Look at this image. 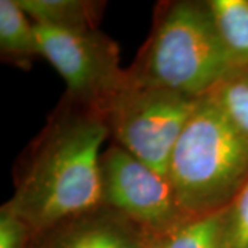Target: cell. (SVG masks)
Returning a JSON list of instances; mask_svg holds the SVG:
<instances>
[{"label": "cell", "instance_id": "cell-1", "mask_svg": "<svg viewBox=\"0 0 248 248\" xmlns=\"http://www.w3.org/2000/svg\"><path fill=\"white\" fill-rule=\"evenodd\" d=\"M109 138L104 116L66 95L14 167V193L0 208L33 231L101 203L99 157Z\"/></svg>", "mask_w": 248, "mask_h": 248}, {"label": "cell", "instance_id": "cell-2", "mask_svg": "<svg viewBox=\"0 0 248 248\" xmlns=\"http://www.w3.org/2000/svg\"><path fill=\"white\" fill-rule=\"evenodd\" d=\"M167 178L190 219L223 213L248 184V134L211 93L179 135Z\"/></svg>", "mask_w": 248, "mask_h": 248}, {"label": "cell", "instance_id": "cell-3", "mask_svg": "<svg viewBox=\"0 0 248 248\" xmlns=\"http://www.w3.org/2000/svg\"><path fill=\"white\" fill-rule=\"evenodd\" d=\"M127 71L134 84L200 98L232 65L208 0H163L153 10L148 39Z\"/></svg>", "mask_w": 248, "mask_h": 248}, {"label": "cell", "instance_id": "cell-4", "mask_svg": "<svg viewBox=\"0 0 248 248\" xmlns=\"http://www.w3.org/2000/svg\"><path fill=\"white\" fill-rule=\"evenodd\" d=\"M200 98L134 84L127 78L102 110L109 138L167 177L170 156Z\"/></svg>", "mask_w": 248, "mask_h": 248}, {"label": "cell", "instance_id": "cell-5", "mask_svg": "<svg viewBox=\"0 0 248 248\" xmlns=\"http://www.w3.org/2000/svg\"><path fill=\"white\" fill-rule=\"evenodd\" d=\"M101 203L159 240L192 221L178 204L169 178L112 143L99 157Z\"/></svg>", "mask_w": 248, "mask_h": 248}, {"label": "cell", "instance_id": "cell-6", "mask_svg": "<svg viewBox=\"0 0 248 248\" xmlns=\"http://www.w3.org/2000/svg\"><path fill=\"white\" fill-rule=\"evenodd\" d=\"M33 25L42 57L66 83L63 95L102 115L127 81V72L120 66L119 45L101 29L69 33Z\"/></svg>", "mask_w": 248, "mask_h": 248}, {"label": "cell", "instance_id": "cell-7", "mask_svg": "<svg viewBox=\"0 0 248 248\" xmlns=\"http://www.w3.org/2000/svg\"><path fill=\"white\" fill-rule=\"evenodd\" d=\"M156 241L124 214L98 203L36 231L31 248H151Z\"/></svg>", "mask_w": 248, "mask_h": 248}, {"label": "cell", "instance_id": "cell-8", "mask_svg": "<svg viewBox=\"0 0 248 248\" xmlns=\"http://www.w3.org/2000/svg\"><path fill=\"white\" fill-rule=\"evenodd\" d=\"M32 22L69 33L98 31L107 9L104 0H18Z\"/></svg>", "mask_w": 248, "mask_h": 248}, {"label": "cell", "instance_id": "cell-9", "mask_svg": "<svg viewBox=\"0 0 248 248\" xmlns=\"http://www.w3.org/2000/svg\"><path fill=\"white\" fill-rule=\"evenodd\" d=\"M42 57L35 25L18 0H0V58L4 63L29 71Z\"/></svg>", "mask_w": 248, "mask_h": 248}, {"label": "cell", "instance_id": "cell-10", "mask_svg": "<svg viewBox=\"0 0 248 248\" xmlns=\"http://www.w3.org/2000/svg\"><path fill=\"white\" fill-rule=\"evenodd\" d=\"M232 71L248 63V0H208Z\"/></svg>", "mask_w": 248, "mask_h": 248}, {"label": "cell", "instance_id": "cell-11", "mask_svg": "<svg viewBox=\"0 0 248 248\" xmlns=\"http://www.w3.org/2000/svg\"><path fill=\"white\" fill-rule=\"evenodd\" d=\"M222 213L186 222L156 241V248H221Z\"/></svg>", "mask_w": 248, "mask_h": 248}, {"label": "cell", "instance_id": "cell-12", "mask_svg": "<svg viewBox=\"0 0 248 248\" xmlns=\"http://www.w3.org/2000/svg\"><path fill=\"white\" fill-rule=\"evenodd\" d=\"M211 94L248 134V63L229 72Z\"/></svg>", "mask_w": 248, "mask_h": 248}, {"label": "cell", "instance_id": "cell-13", "mask_svg": "<svg viewBox=\"0 0 248 248\" xmlns=\"http://www.w3.org/2000/svg\"><path fill=\"white\" fill-rule=\"evenodd\" d=\"M221 248H248V184L222 213Z\"/></svg>", "mask_w": 248, "mask_h": 248}, {"label": "cell", "instance_id": "cell-14", "mask_svg": "<svg viewBox=\"0 0 248 248\" xmlns=\"http://www.w3.org/2000/svg\"><path fill=\"white\" fill-rule=\"evenodd\" d=\"M33 233L28 223L0 208V248H31Z\"/></svg>", "mask_w": 248, "mask_h": 248}, {"label": "cell", "instance_id": "cell-15", "mask_svg": "<svg viewBox=\"0 0 248 248\" xmlns=\"http://www.w3.org/2000/svg\"><path fill=\"white\" fill-rule=\"evenodd\" d=\"M151 248H156V243H155V246H153V247H151Z\"/></svg>", "mask_w": 248, "mask_h": 248}]
</instances>
